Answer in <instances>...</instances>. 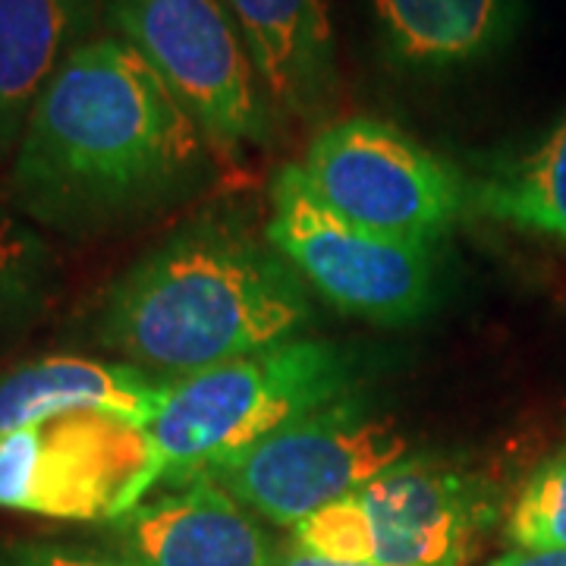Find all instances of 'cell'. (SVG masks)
I'll use <instances>...</instances> for the list:
<instances>
[{
    "label": "cell",
    "mask_w": 566,
    "mask_h": 566,
    "mask_svg": "<svg viewBox=\"0 0 566 566\" xmlns=\"http://www.w3.org/2000/svg\"><path fill=\"white\" fill-rule=\"evenodd\" d=\"M129 566H281L274 538L233 494L208 479L164 485L104 523Z\"/></svg>",
    "instance_id": "cell-10"
},
{
    "label": "cell",
    "mask_w": 566,
    "mask_h": 566,
    "mask_svg": "<svg viewBox=\"0 0 566 566\" xmlns=\"http://www.w3.org/2000/svg\"><path fill=\"white\" fill-rule=\"evenodd\" d=\"M465 211L566 243V114L542 139L472 177Z\"/></svg>",
    "instance_id": "cell-15"
},
{
    "label": "cell",
    "mask_w": 566,
    "mask_h": 566,
    "mask_svg": "<svg viewBox=\"0 0 566 566\" xmlns=\"http://www.w3.org/2000/svg\"><path fill=\"white\" fill-rule=\"evenodd\" d=\"M491 566H566V547L560 551H510Z\"/></svg>",
    "instance_id": "cell-19"
},
{
    "label": "cell",
    "mask_w": 566,
    "mask_h": 566,
    "mask_svg": "<svg viewBox=\"0 0 566 566\" xmlns=\"http://www.w3.org/2000/svg\"><path fill=\"white\" fill-rule=\"evenodd\" d=\"M506 538L520 551L566 547V447L532 472L506 520Z\"/></svg>",
    "instance_id": "cell-17"
},
{
    "label": "cell",
    "mask_w": 566,
    "mask_h": 566,
    "mask_svg": "<svg viewBox=\"0 0 566 566\" xmlns=\"http://www.w3.org/2000/svg\"><path fill=\"white\" fill-rule=\"evenodd\" d=\"M274 111L327 123L340 98L337 35L327 0H230Z\"/></svg>",
    "instance_id": "cell-11"
},
{
    "label": "cell",
    "mask_w": 566,
    "mask_h": 566,
    "mask_svg": "<svg viewBox=\"0 0 566 566\" xmlns=\"http://www.w3.org/2000/svg\"><path fill=\"white\" fill-rule=\"evenodd\" d=\"M300 167L315 196L346 221L406 243L438 245L465 211L463 174L375 117L327 120Z\"/></svg>",
    "instance_id": "cell-8"
},
{
    "label": "cell",
    "mask_w": 566,
    "mask_h": 566,
    "mask_svg": "<svg viewBox=\"0 0 566 566\" xmlns=\"http://www.w3.org/2000/svg\"><path fill=\"white\" fill-rule=\"evenodd\" d=\"M268 243L327 303L368 322L419 318L434 293V245L406 243L346 221L286 164L271 182Z\"/></svg>",
    "instance_id": "cell-7"
},
{
    "label": "cell",
    "mask_w": 566,
    "mask_h": 566,
    "mask_svg": "<svg viewBox=\"0 0 566 566\" xmlns=\"http://www.w3.org/2000/svg\"><path fill=\"white\" fill-rule=\"evenodd\" d=\"M485 475L406 457L375 482L296 523L293 551L340 564L463 566L501 510Z\"/></svg>",
    "instance_id": "cell-4"
},
{
    "label": "cell",
    "mask_w": 566,
    "mask_h": 566,
    "mask_svg": "<svg viewBox=\"0 0 566 566\" xmlns=\"http://www.w3.org/2000/svg\"><path fill=\"white\" fill-rule=\"evenodd\" d=\"M104 25L151 63L214 155L243 158L271 145L281 114L259 80L230 0H107Z\"/></svg>",
    "instance_id": "cell-5"
},
{
    "label": "cell",
    "mask_w": 566,
    "mask_h": 566,
    "mask_svg": "<svg viewBox=\"0 0 566 566\" xmlns=\"http://www.w3.org/2000/svg\"><path fill=\"white\" fill-rule=\"evenodd\" d=\"M211 155L151 63L102 32L41 88L10 158V205L61 237H98L192 196Z\"/></svg>",
    "instance_id": "cell-1"
},
{
    "label": "cell",
    "mask_w": 566,
    "mask_h": 566,
    "mask_svg": "<svg viewBox=\"0 0 566 566\" xmlns=\"http://www.w3.org/2000/svg\"><path fill=\"white\" fill-rule=\"evenodd\" d=\"M281 566H378V564H340V560H324V557H315V554L293 551Z\"/></svg>",
    "instance_id": "cell-20"
},
{
    "label": "cell",
    "mask_w": 566,
    "mask_h": 566,
    "mask_svg": "<svg viewBox=\"0 0 566 566\" xmlns=\"http://www.w3.org/2000/svg\"><path fill=\"white\" fill-rule=\"evenodd\" d=\"M406 453L409 438L400 424L353 387L262 444L189 479H208L252 513L293 528L403 463Z\"/></svg>",
    "instance_id": "cell-6"
},
{
    "label": "cell",
    "mask_w": 566,
    "mask_h": 566,
    "mask_svg": "<svg viewBox=\"0 0 566 566\" xmlns=\"http://www.w3.org/2000/svg\"><path fill=\"white\" fill-rule=\"evenodd\" d=\"M170 385L117 359L44 356L0 375V438L82 409L148 428L167 403Z\"/></svg>",
    "instance_id": "cell-12"
},
{
    "label": "cell",
    "mask_w": 566,
    "mask_h": 566,
    "mask_svg": "<svg viewBox=\"0 0 566 566\" xmlns=\"http://www.w3.org/2000/svg\"><path fill=\"white\" fill-rule=\"evenodd\" d=\"M381 51L409 73L488 61L513 39L523 0H368Z\"/></svg>",
    "instance_id": "cell-14"
},
{
    "label": "cell",
    "mask_w": 566,
    "mask_h": 566,
    "mask_svg": "<svg viewBox=\"0 0 566 566\" xmlns=\"http://www.w3.org/2000/svg\"><path fill=\"white\" fill-rule=\"evenodd\" d=\"M107 0H0V161H10L41 88L95 39Z\"/></svg>",
    "instance_id": "cell-13"
},
{
    "label": "cell",
    "mask_w": 566,
    "mask_h": 566,
    "mask_svg": "<svg viewBox=\"0 0 566 566\" xmlns=\"http://www.w3.org/2000/svg\"><path fill=\"white\" fill-rule=\"evenodd\" d=\"M0 566H129L120 557L95 554L82 547L41 545V542H20L0 547Z\"/></svg>",
    "instance_id": "cell-18"
},
{
    "label": "cell",
    "mask_w": 566,
    "mask_h": 566,
    "mask_svg": "<svg viewBox=\"0 0 566 566\" xmlns=\"http://www.w3.org/2000/svg\"><path fill=\"white\" fill-rule=\"evenodd\" d=\"M356 387V359L315 337L243 356L170 385L158 419L145 428L148 465L142 501L223 463L274 431Z\"/></svg>",
    "instance_id": "cell-3"
},
{
    "label": "cell",
    "mask_w": 566,
    "mask_h": 566,
    "mask_svg": "<svg viewBox=\"0 0 566 566\" xmlns=\"http://www.w3.org/2000/svg\"><path fill=\"white\" fill-rule=\"evenodd\" d=\"M145 428L95 409L0 438V510L66 523H111L142 501Z\"/></svg>",
    "instance_id": "cell-9"
},
{
    "label": "cell",
    "mask_w": 566,
    "mask_h": 566,
    "mask_svg": "<svg viewBox=\"0 0 566 566\" xmlns=\"http://www.w3.org/2000/svg\"><path fill=\"white\" fill-rule=\"evenodd\" d=\"M308 283L268 237L211 211L145 252L104 290L92 340L164 381L305 337Z\"/></svg>",
    "instance_id": "cell-2"
},
{
    "label": "cell",
    "mask_w": 566,
    "mask_h": 566,
    "mask_svg": "<svg viewBox=\"0 0 566 566\" xmlns=\"http://www.w3.org/2000/svg\"><path fill=\"white\" fill-rule=\"evenodd\" d=\"M51 252L13 205L0 202V344L32 318L48 290Z\"/></svg>",
    "instance_id": "cell-16"
}]
</instances>
